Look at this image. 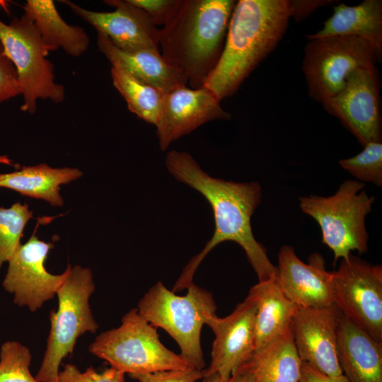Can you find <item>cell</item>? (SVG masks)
Wrapping results in <instances>:
<instances>
[{
  "label": "cell",
  "mask_w": 382,
  "mask_h": 382,
  "mask_svg": "<svg viewBox=\"0 0 382 382\" xmlns=\"http://www.w3.org/2000/svg\"><path fill=\"white\" fill-rule=\"evenodd\" d=\"M303 262L289 245L278 253L276 279L283 293L299 308H320L335 304L332 273L327 271L323 257L311 254Z\"/></svg>",
  "instance_id": "e0dca14e"
},
{
  "label": "cell",
  "mask_w": 382,
  "mask_h": 382,
  "mask_svg": "<svg viewBox=\"0 0 382 382\" xmlns=\"http://www.w3.org/2000/svg\"><path fill=\"white\" fill-rule=\"evenodd\" d=\"M233 0H178L159 30V47L166 62L191 88L203 87L223 50Z\"/></svg>",
  "instance_id": "3957f363"
},
{
  "label": "cell",
  "mask_w": 382,
  "mask_h": 382,
  "mask_svg": "<svg viewBox=\"0 0 382 382\" xmlns=\"http://www.w3.org/2000/svg\"><path fill=\"white\" fill-rule=\"evenodd\" d=\"M340 166L360 182L382 185V143L373 141L364 146L358 154L339 161Z\"/></svg>",
  "instance_id": "83f0119b"
},
{
  "label": "cell",
  "mask_w": 382,
  "mask_h": 382,
  "mask_svg": "<svg viewBox=\"0 0 382 382\" xmlns=\"http://www.w3.org/2000/svg\"><path fill=\"white\" fill-rule=\"evenodd\" d=\"M337 357L350 382H382V342L340 312Z\"/></svg>",
  "instance_id": "ac0fdd59"
},
{
  "label": "cell",
  "mask_w": 382,
  "mask_h": 382,
  "mask_svg": "<svg viewBox=\"0 0 382 382\" xmlns=\"http://www.w3.org/2000/svg\"><path fill=\"white\" fill-rule=\"evenodd\" d=\"M23 11V16L33 23L50 52L62 48L68 54L79 57L87 50L88 34L81 27L67 24L53 1L28 0Z\"/></svg>",
  "instance_id": "7402d4cb"
},
{
  "label": "cell",
  "mask_w": 382,
  "mask_h": 382,
  "mask_svg": "<svg viewBox=\"0 0 382 382\" xmlns=\"http://www.w3.org/2000/svg\"><path fill=\"white\" fill-rule=\"evenodd\" d=\"M144 10L156 25H164L176 7L178 0H129Z\"/></svg>",
  "instance_id": "1f68e13d"
},
{
  "label": "cell",
  "mask_w": 382,
  "mask_h": 382,
  "mask_svg": "<svg viewBox=\"0 0 382 382\" xmlns=\"http://www.w3.org/2000/svg\"><path fill=\"white\" fill-rule=\"evenodd\" d=\"M187 289L185 296H178L158 281L139 300L137 308L150 324L170 335L192 367L202 371L206 364L201 330L208 317L216 315V305L210 292L193 282Z\"/></svg>",
  "instance_id": "277c9868"
},
{
  "label": "cell",
  "mask_w": 382,
  "mask_h": 382,
  "mask_svg": "<svg viewBox=\"0 0 382 382\" xmlns=\"http://www.w3.org/2000/svg\"><path fill=\"white\" fill-rule=\"evenodd\" d=\"M21 93L16 67L0 42V103Z\"/></svg>",
  "instance_id": "f546056e"
},
{
  "label": "cell",
  "mask_w": 382,
  "mask_h": 382,
  "mask_svg": "<svg viewBox=\"0 0 382 382\" xmlns=\"http://www.w3.org/2000/svg\"><path fill=\"white\" fill-rule=\"evenodd\" d=\"M96 289L91 270L75 265L59 287L57 309L50 313V330L44 357L35 378L57 382L60 364L72 354L78 338L98 329L89 304Z\"/></svg>",
  "instance_id": "52a82bcc"
},
{
  "label": "cell",
  "mask_w": 382,
  "mask_h": 382,
  "mask_svg": "<svg viewBox=\"0 0 382 382\" xmlns=\"http://www.w3.org/2000/svg\"><path fill=\"white\" fill-rule=\"evenodd\" d=\"M82 172L75 168H52L45 163L23 166L21 170L0 174V188L18 192L23 196L41 199L51 205L62 206L60 185L80 178Z\"/></svg>",
  "instance_id": "603a6c76"
},
{
  "label": "cell",
  "mask_w": 382,
  "mask_h": 382,
  "mask_svg": "<svg viewBox=\"0 0 382 382\" xmlns=\"http://www.w3.org/2000/svg\"><path fill=\"white\" fill-rule=\"evenodd\" d=\"M332 273L335 304L373 338L382 342V267L350 254Z\"/></svg>",
  "instance_id": "30bf717a"
},
{
  "label": "cell",
  "mask_w": 382,
  "mask_h": 382,
  "mask_svg": "<svg viewBox=\"0 0 382 382\" xmlns=\"http://www.w3.org/2000/svg\"><path fill=\"white\" fill-rule=\"evenodd\" d=\"M364 187L362 182L347 180L331 196L299 197L301 211L318 224L322 243L333 252L335 263L347 258L352 251L364 254L368 250L365 217L371 211L374 197Z\"/></svg>",
  "instance_id": "8992f818"
},
{
  "label": "cell",
  "mask_w": 382,
  "mask_h": 382,
  "mask_svg": "<svg viewBox=\"0 0 382 382\" xmlns=\"http://www.w3.org/2000/svg\"><path fill=\"white\" fill-rule=\"evenodd\" d=\"M333 2L330 0H292L288 1L290 18L301 21L310 16L318 8Z\"/></svg>",
  "instance_id": "d6a6232c"
},
{
  "label": "cell",
  "mask_w": 382,
  "mask_h": 382,
  "mask_svg": "<svg viewBox=\"0 0 382 382\" xmlns=\"http://www.w3.org/2000/svg\"><path fill=\"white\" fill-rule=\"evenodd\" d=\"M32 217L27 203L18 202L9 208L0 207V268L21 245L23 229Z\"/></svg>",
  "instance_id": "484cf974"
},
{
  "label": "cell",
  "mask_w": 382,
  "mask_h": 382,
  "mask_svg": "<svg viewBox=\"0 0 382 382\" xmlns=\"http://www.w3.org/2000/svg\"><path fill=\"white\" fill-rule=\"evenodd\" d=\"M299 382H350V381L344 374H342L338 376H328L316 369L310 364L302 361Z\"/></svg>",
  "instance_id": "836d02e7"
},
{
  "label": "cell",
  "mask_w": 382,
  "mask_h": 382,
  "mask_svg": "<svg viewBox=\"0 0 382 382\" xmlns=\"http://www.w3.org/2000/svg\"><path fill=\"white\" fill-rule=\"evenodd\" d=\"M340 311L325 308H299L291 324L297 353L303 362L331 376L343 374L337 357Z\"/></svg>",
  "instance_id": "9a60e30c"
},
{
  "label": "cell",
  "mask_w": 382,
  "mask_h": 382,
  "mask_svg": "<svg viewBox=\"0 0 382 382\" xmlns=\"http://www.w3.org/2000/svg\"><path fill=\"white\" fill-rule=\"evenodd\" d=\"M165 164L177 180L206 198L212 207L215 224L212 237L203 250L190 259L171 291L175 293L187 289L206 255L225 241H233L244 250L259 282L274 277L277 267L270 262L265 248L255 238L251 228V216L261 200L260 185L212 177L185 151H169Z\"/></svg>",
  "instance_id": "6da1fadb"
},
{
  "label": "cell",
  "mask_w": 382,
  "mask_h": 382,
  "mask_svg": "<svg viewBox=\"0 0 382 382\" xmlns=\"http://www.w3.org/2000/svg\"><path fill=\"white\" fill-rule=\"evenodd\" d=\"M379 88L376 66L359 68L334 96L322 103L363 146L381 139Z\"/></svg>",
  "instance_id": "4fadbf2b"
},
{
  "label": "cell",
  "mask_w": 382,
  "mask_h": 382,
  "mask_svg": "<svg viewBox=\"0 0 382 382\" xmlns=\"http://www.w3.org/2000/svg\"><path fill=\"white\" fill-rule=\"evenodd\" d=\"M256 307L248 294L224 318L209 316L205 325L214 334L211 361L202 370L203 382H226L255 352Z\"/></svg>",
  "instance_id": "8fae6325"
},
{
  "label": "cell",
  "mask_w": 382,
  "mask_h": 382,
  "mask_svg": "<svg viewBox=\"0 0 382 382\" xmlns=\"http://www.w3.org/2000/svg\"><path fill=\"white\" fill-rule=\"evenodd\" d=\"M53 247L52 243L40 240L34 232L25 243L18 246L8 261L2 285L13 296L15 304L35 312L57 295L71 267L69 265L60 274L47 271L45 262Z\"/></svg>",
  "instance_id": "7c38bea8"
},
{
  "label": "cell",
  "mask_w": 382,
  "mask_h": 382,
  "mask_svg": "<svg viewBox=\"0 0 382 382\" xmlns=\"http://www.w3.org/2000/svg\"><path fill=\"white\" fill-rule=\"evenodd\" d=\"M121 325L99 334L89 352L111 367L129 375L192 367L180 355L161 342L156 328L138 311L131 309Z\"/></svg>",
  "instance_id": "5b68a950"
},
{
  "label": "cell",
  "mask_w": 382,
  "mask_h": 382,
  "mask_svg": "<svg viewBox=\"0 0 382 382\" xmlns=\"http://www.w3.org/2000/svg\"><path fill=\"white\" fill-rule=\"evenodd\" d=\"M288 0H240L232 12L220 58L204 82L221 100L232 96L282 38Z\"/></svg>",
  "instance_id": "7a4b0ae2"
},
{
  "label": "cell",
  "mask_w": 382,
  "mask_h": 382,
  "mask_svg": "<svg viewBox=\"0 0 382 382\" xmlns=\"http://www.w3.org/2000/svg\"><path fill=\"white\" fill-rule=\"evenodd\" d=\"M66 4L78 16L106 35L117 47L125 51L149 50L159 52V30L150 16L129 0H105L110 12L86 9L71 1Z\"/></svg>",
  "instance_id": "5bb4252c"
},
{
  "label": "cell",
  "mask_w": 382,
  "mask_h": 382,
  "mask_svg": "<svg viewBox=\"0 0 382 382\" xmlns=\"http://www.w3.org/2000/svg\"><path fill=\"white\" fill-rule=\"evenodd\" d=\"M0 42L17 71L22 111L35 112L39 99L54 103L64 99V86L56 83L54 64L47 59L50 50L30 20L23 15L8 24L0 20Z\"/></svg>",
  "instance_id": "ba28073f"
},
{
  "label": "cell",
  "mask_w": 382,
  "mask_h": 382,
  "mask_svg": "<svg viewBox=\"0 0 382 382\" xmlns=\"http://www.w3.org/2000/svg\"><path fill=\"white\" fill-rule=\"evenodd\" d=\"M330 36H354L368 41L378 60L382 55V1L364 0L357 6L339 4L332 15L308 39Z\"/></svg>",
  "instance_id": "44dd1931"
},
{
  "label": "cell",
  "mask_w": 382,
  "mask_h": 382,
  "mask_svg": "<svg viewBox=\"0 0 382 382\" xmlns=\"http://www.w3.org/2000/svg\"><path fill=\"white\" fill-rule=\"evenodd\" d=\"M0 163L14 166V164L12 163V161L9 159V158L6 155L4 156L0 155Z\"/></svg>",
  "instance_id": "d590c367"
},
{
  "label": "cell",
  "mask_w": 382,
  "mask_h": 382,
  "mask_svg": "<svg viewBox=\"0 0 382 382\" xmlns=\"http://www.w3.org/2000/svg\"><path fill=\"white\" fill-rule=\"evenodd\" d=\"M125 374L111 366L102 372L90 366L81 372L76 366L67 364L59 371L57 382H125Z\"/></svg>",
  "instance_id": "f1b7e54d"
},
{
  "label": "cell",
  "mask_w": 382,
  "mask_h": 382,
  "mask_svg": "<svg viewBox=\"0 0 382 382\" xmlns=\"http://www.w3.org/2000/svg\"><path fill=\"white\" fill-rule=\"evenodd\" d=\"M301 363L291 327L245 361L255 382H299Z\"/></svg>",
  "instance_id": "cb8c5ba5"
},
{
  "label": "cell",
  "mask_w": 382,
  "mask_h": 382,
  "mask_svg": "<svg viewBox=\"0 0 382 382\" xmlns=\"http://www.w3.org/2000/svg\"><path fill=\"white\" fill-rule=\"evenodd\" d=\"M226 382H255L253 375L245 362Z\"/></svg>",
  "instance_id": "e575fe53"
},
{
  "label": "cell",
  "mask_w": 382,
  "mask_h": 382,
  "mask_svg": "<svg viewBox=\"0 0 382 382\" xmlns=\"http://www.w3.org/2000/svg\"><path fill=\"white\" fill-rule=\"evenodd\" d=\"M110 75L113 86L125 100L129 110L156 125L165 93L137 79L120 67L112 66Z\"/></svg>",
  "instance_id": "d4e9b609"
},
{
  "label": "cell",
  "mask_w": 382,
  "mask_h": 382,
  "mask_svg": "<svg viewBox=\"0 0 382 382\" xmlns=\"http://www.w3.org/2000/svg\"><path fill=\"white\" fill-rule=\"evenodd\" d=\"M97 44L100 52L112 66L123 69L137 79L163 93H169L187 84L182 75L166 62L160 52L149 50H122L98 31Z\"/></svg>",
  "instance_id": "d6986e66"
},
{
  "label": "cell",
  "mask_w": 382,
  "mask_h": 382,
  "mask_svg": "<svg viewBox=\"0 0 382 382\" xmlns=\"http://www.w3.org/2000/svg\"><path fill=\"white\" fill-rule=\"evenodd\" d=\"M231 117L208 88L179 87L163 96L155 125L160 149L165 151L172 142L206 122Z\"/></svg>",
  "instance_id": "2e32d148"
},
{
  "label": "cell",
  "mask_w": 382,
  "mask_h": 382,
  "mask_svg": "<svg viewBox=\"0 0 382 382\" xmlns=\"http://www.w3.org/2000/svg\"><path fill=\"white\" fill-rule=\"evenodd\" d=\"M255 307V352L282 336L291 327L299 307L283 293L276 277L259 282L249 291Z\"/></svg>",
  "instance_id": "ffe728a7"
},
{
  "label": "cell",
  "mask_w": 382,
  "mask_h": 382,
  "mask_svg": "<svg viewBox=\"0 0 382 382\" xmlns=\"http://www.w3.org/2000/svg\"><path fill=\"white\" fill-rule=\"evenodd\" d=\"M378 61L372 45L354 36H330L310 40L304 48L302 69L308 93L321 103L334 96L349 75Z\"/></svg>",
  "instance_id": "9c48e42d"
},
{
  "label": "cell",
  "mask_w": 382,
  "mask_h": 382,
  "mask_svg": "<svg viewBox=\"0 0 382 382\" xmlns=\"http://www.w3.org/2000/svg\"><path fill=\"white\" fill-rule=\"evenodd\" d=\"M31 359L30 349L19 342L3 343L0 349V382H39L29 370Z\"/></svg>",
  "instance_id": "4316f807"
},
{
  "label": "cell",
  "mask_w": 382,
  "mask_h": 382,
  "mask_svg": "<svg viewBox=\"0 0 382 382\" xmlns=\"http://www.w3.org/2000/svg\"><path fill=\"white\" fill-rule=\"evenodd\" d=\"M139 382H197L202 379V371L195 368L158 371L151 373L129 375Z\"/></svg>",
  "instance_id": "4dcf8cb0"
}]
</instances>
